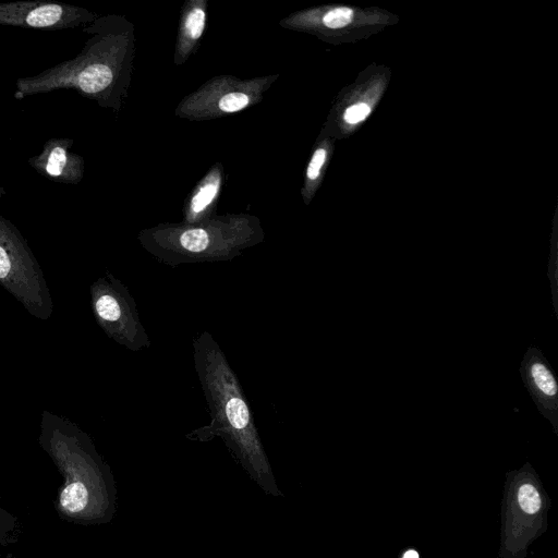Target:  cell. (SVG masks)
<instances>
[{
	"label": "cell",
	"mask_w": 558,
	"mask_h": 558,
	"mask_svg": "<svg viewBox=\"0 0 558 558\" xmlns=\"http://www.w3.org/2000/svg\"><path fill=\"white\" fill-rule=\"evenodd\" d=\"M93 20L86 9L50 1L0 2V25L59 31L75 28Z\"/></svg>",
	"instance_id": "5b68a950"
},
{
	"label": "cell",
	"mask_w": 558,
	"mask_h": 558,
	"mask_svg": "<svg viewBox=\"0 0 558 558\" xmlns=\"http://www.w3.org/2000/svg\"><path fill=\"white\" fill-rule=\"evenodd\" d=\"M218 186V181H216L208 183L199 190L192 199L191 209L193 214L203 211L211 203L217 194Z\"/></svg>",
	"instance_id": "30bf717a"
},
{
	"label": "cell",
	"mask_w": 558,
	"mask_h": 558,
	"mask_svg": "<svg viewBox=\"0 0 558 558\" xmlns=\"http://www.w3.org/2000/svg\"><path fill=\"white\" fill-rule=\"evenodd\" d=\"M205 25V12L199 9H193L186 19L185 26L186 29L193 39H197L201 37Z\"/></svg>",
	"instance_id": "4fadbf2b"
},
{
	"label": "cell",
	"mask_w": 558,
	"mask_h": 558,
	"mask_svg": "<svg viewBox=\"0 0 558 558\" xmlns=\"http://www.w3.org/2000/svg\"><path fill=\"white\" fill-rule=\"evenodd\" d=\"M248 105V97L243 93H230L219 100V108L225 112H235Z\"/></svg>",
	"instance_id": "7c38bea8"
},
{
	"label": "cell",
	"mask_w": 558,
	"mask_h": 558,
	"mask_svg": "<svg viewBox=\"0 0 558 558\" xmlns=\"http://www.w3.org/2000/svg\"><path fill=\"white\" fill-rule=\"evenodd\" d=\"M325 158H326L325 149L319 148L314 153L312 160L307 168L308 179L315 180L318 177L320 168L325 161Z\"/></svg>",
	"instance_id": "9a60e30c"
},
{
	"label": "cell",
	"mask_w": 558,
	"mask_h": 558,
	"mask_svg": "<svg viewBox=\"0 0 558 558\" xmlns=\"http://www.w3.org/2000/svg\"><path fill=\"white\" fill-rule=\"evenodd\" d=\"M369 113V107L366 104L353 105L347 109L344 120L349 123H356L364 120Z\"/></svg>",
	"instance_id": "5bb4252c"
},
{
	"label": "cell",
	"mask_w": 558,
	"mask_h": 558,
	"mask_svg": "<svg viewBox=\"0 0 558 558\" xmlns=\"http://www.w3.org/2000/svg\"><path fill=\"white\" fill-rule=\"evenodd\" d=\"M522 381L538 412L558 433V380L549 362L536 347H529L520 366Z\"/></svg>",
	"instance_id": "8992f818"
},
{
	"label": "cell",
	"mask_w": 558,
	"mask_h": 558,
	"mask_svg": "<svg viewBox=\"0 0 558 558\" xmlns=\"http://www.w3.org/2000/svg\"><path fill=\"white\" fill-rule=\"evenodd\" d=\"M38 442L63 477L53 501L59 517L78 525L109 523L117 510L116 483L92 438L73 422L45 410Z\"/></svg>",
	"instance_id": "7a4b0ae2"
},
{
	"label": "cell",
	"mask_w": 558,
	"mask_h": 558,
	"mask_svg": "<svg viewBox=\"0 0 558 558\" xmlns=\"http://www.w3.org/2000/svg\"><path fill=\"white\" fill-rule=\"evenodd\" d=\"M403 558H418V554L415 550L410 549V550L405 551V554L403 555Z\"/></svg>",
	"instance_id": "2e32d148"
},
{
	"label": "cell",
	"mask_w": 558,
	"mask_h": 558,
	"mask_svg": "<svg viewBox=\"0 0 558 558\" xmlns=\"http://www.w3.org/2000/svg\"><path fill=\"white\" fill-rule=\"evenodd\" d=\"M73 144L74 141L69 137L49 138L39 154L27 159V163L51 181L78 184L84 174V159L71 151Z\"/></svg>",
	"instance_id": "52a82bcc"
},
{
	"label": "cell",
	"mask_w": 558,
	"mask_h": 558,
	"mask_svg": "<svg viewBox=\"0 0 558 558\" xmlns=\"http://www.w3.org/2000/svg\"><path fill=\"white\" fill-rule=\"evenodd\" d=\"M20 533L19 519L0 505V547L16 543Z\"/></svg>",
	"instance_id": "ba28073f"
},
{
	"label": "cell",
	"mask_w": 558,
	"mask_h": 558,
	"mask_svg": "<svg viewBox=\"0 0 558 558\" xmlns=\"http://www.w3.org/2000/svg\"><path fill=\"white\" fill-rule=\"evenodd\" d=\"M89 292L94 318L108 338L132 352L150 347L136 302L120 279L107 271L90 284Z\"/></svg>",
	"instance_id": "277c9868"
},
{
	"label": "cell",
	"mask_w": 558,
	"mask_h": 558,
	"mask_svg": "<svg viewBox=\"0 0 558 558\" xmlns=\"http://www.w3.org/2000/svg\"><path fill=\"white\" fill-rule=\"evenodd\" d=\"M520 508L526 513H535L541 509L542 500L537 489L532 484H523L518 492Z\"/></svg>",
	"instance_id": "9c48e42d"
},
{
	"label": "cell",
	"mask_w": 558,
	"mask_h": 558,
	"mask_svg": "<svg viewBox=\"0 0 558 558\" xmlns=\"http://www.w3.org/2000/svg\"><path fill=\"white\" fill-rule=\"evenodd\" d=\"M194 368L210 421L186 434L192 441L219 437L231 454L266 494L282 497L255 425L250 403L222 349L208 331L193 339Z\"/></svg>",
	"instance_id": "6da1fadb"
},
{
	"label": "cell",
	"mask_w": 558,
	"mask_h": 558,
	"mask_svg": "<svg viewBox=\"0 0 558 558\" xmlns=\"http://www.w3.org/2000/svg\"><path fill=\"white\" fill-rule=\"evenodd\" d=\"M0 286L40 320L53 313L44 271L17 227L0 213Z\"/></svg>",
	"instance_id": "3957f363"
},
{
	"label": "cell",
	"mask_w": 558,
	"mask_h": 558,
	"mask_svg": "<svg viewBox=\"0 0 558 558\" xmlns=\"http://www.w3.org/2000/svg\"><path fill=\"white\" fill-rule=\"evenodd\" d=\"M353 12L349 8H337L324 16V24L329 28H340L349 24L352 20Z\"/></svg>",
	"instance_id": "8fae6325"
}]
</instances>
